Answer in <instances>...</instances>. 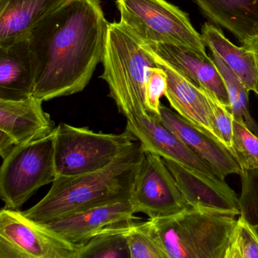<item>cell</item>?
<instances>
[{"label":"cell","instance_id":"obj_16","mask_svg":"<svg viewBox=\"0 0 258 258\" xmlns=\"http://www.w3.org/2000/svg\"><path fill=\"white\" fill-rule=\"evenodd\" d=\"M144 45L154 57L175 69L194 84L215 93L220 101L230 108L224 80L212 57L201 58L195 53L175 45L167 44H144Z\"/></svg>","mask_w":258,"mask_h":258},{"label":"cell","instance_id":"obj_20","mask_svg":"<svg viewBox=\"0 0 258 258\" xmlns=\"http://www.w3.org/2000/svg\"><path fill=\"white\" fill-rule=\"evenodd\" d=\"M201 36L205 47L218 54L236 74L249 92L258 96V57L246 47L230 42L221 29L209 23L201 27Z\"/></svg>","mask_w":258,"mask_h":258},{"label":"cell","instance_id":"obj_13","mask_svg":"<svg viewBox=\"0 0 258 258\" xmlns=\"http://www.w3.org/2000/svg\"><path fill=\"white\" fill-rule=\"evenodd\" d=\"M159 119L168 130L213 168L218 178L225 180L230 174L240 175L242 168L230 152L224 145L191 125L178 113L162 104Z\"/></svg>","mask_w":258,"mask_h":258},{"label":"cell","instance_id":"obj_1","mask_svg":"<svg viewBox=\"0 0 258 258\" xmlns=\"http://www.w3.org/2000/svg\"><path fill=\"white\" fill-rule=\"evenodd\" d=\"M109 23L100 0H67L29 36L33 96L42 101L81 92L102 62Z\"/></svg>","mask_w":258,"mask_h":258},{"label":"cell","instance_id":"obj_4","mask_svg":"<svg viewBox=\"0 0 258 258\" xmlns=\"http://www.w3.org/2000/svg\"><path fill=\"white\" fill-rule=\"evenodd\" d=\"M150 221L170 258H226L236 239L235 218L193 208Z\"/></svg>","mask_w":258,"mask_h":258},{"label":"cell","instance_id":"obj_11","mask_svg":"<svg viewBox=\"0 0 258 258\" xmlns=\"http://www.w3.org/2000/svg\"><path fill=\"white\" fill-rule=\"evenodd\" d=\"M130 201L120 202L72 214L44 224L65 240L85 244L106 230L139 221Z\"/></svg>","mask_w":258,"mask_h":258},{"label":"cell","instance_id":"obj_10","mask_svg":"<svg viewBox=\"0 0 258 258\" xmlns=\"http://www.w3.org/2000/svg\"><path fill=\"white\" fill-rule=\"evenodd\" d=\"M163 160L189 207L233 218L240 216L239 198L225 180Z\"/></svg>","mask_w":258,"mask_h":258},{"label":"cell","instance_id":"obj_2","mask_svg":"<svg viewBox=\"0 0 258 258\" xmlns=\"http://www.w3.org/2000/svg\"><path fill=\"white\" fill-rule=\"evenodd\" d=\"M145 155L142 144L135 141L100 171L56 177L45 197L23 213L36 222L45 224L92 208L130 201Z\"/></svg>","mask_w":258,"mask_h":258},{"label":"cell","instance_id":"obj_14","mask_svg":"<svg viewBox=\"0 0 258 258\" xmlns=\"http://www.w3.org/2000/svg\"><path fill=\"white\" fill-rule=\"evenodd\" d=\"M156 59L166 73L168 89L165 96L172 108L191 125L221 144L212 109L202 89L165 62Z\"/></svg>","mask_w":258,"mask_h":258},{"label":"cell","instance_id":"obj_7","mask_svg":"<svg viewBox=\"0 0 258 258\" xmlns=\"http://www.w3.org/2000/svg\"><path fill=\"white\" fill-rule=\"evenodd\" d=\"M55 130L40 139L17 146L3 159L0 196L6 209L19 211L39 188L54 181Z\"/></svg>","mask_w":258,"mask_h":258},{"label":"cell","instance_id":"obj_8","mask_svg":"<svg viewBox=\"0 0 258 258\" xmlns=\"http://www.w3.org/2000/svg\"><path fill=\"white\" fill-rule=\"evenodd\" d=\"M84 244H73L20 211L0 212V258H77Z\"/></svg>","mask_w":258,"mask_h":258},{"label":"cell","instance_id":"obj_29","mask_svg":"<svg viewBox=\"0 0 258 258\" xmlns=\"http://www.w3.org/2000/svg\"><path fill=\"white\" fill-rule=\"evenodd\" d=\"M226 258H242L240 250H239V245L237 242L235 241L234 243L230 247L228 253H227Z\"/></svg>","mask_w":258,"mask_h":258},{"label":"cell","instance_id":"obj_19","mask_svg":"<svg viewBox=\"0 0 258 258\" xmlns=\"http://www.w3.org/2000/svg\"><path fill=\"white\" fill-rule=\"evenodd\" d=\"M34 80L28 39L0 48V99L21 100L32 96Z\"/></svg>","mask_w":258,"mask_h":258},{"label":"cell","instance_id":"obj_28","mask_svg":"<svg viewBox=\"0 0 258 258\" xmlns=\"http://www.w3.org/2000/svg\"><path fill=\"white\" fill-rule=\"evenodd\" d=\"M236 242L242 258H258V235L254 229L239 217L237 220Z\"/></svg>","mask_w":258,"mask_h":258},{"label":"cell","instance_id":"obj_23","mask_svg":"<svg viewBox=\"0 0 258 258\" xmlns=\"http://www.w3.org/2000/svg\"><path fill=\"white\" fill-rule=\"evenodd\" d=\"M127 236L130 258H170L150 220L133 223Z\"/></svg>","mask_w":258,"mask_h":258},{"label":"cell","instance_id":"obj_12","mask_svg":"<svg viewBox=\"0 0 258 258\" xmlns=\"http://www.w3.org/2000/svg\"><path fill=\"white\" fill-rule=\"evenodd\" d=\"M126 130L142 144L145 152L211 177H217L213 168L168 130L158 116L148 113L142 117L127 119Z\"/></svg>","mask_w":258,"mask_h":258},{"label":"cell","instance_id":"obj_15","mask_svg":"<svg viewBox=\"0 0 258 258\" xmlns=\"http://www.w3.org/2000/svg\"><path fill=\"white\" fill-rule=\"evenodd\" d=\"M42 102L33 95L21 100L0 99V132L16 147L44 138L56 129Z\"/></svg>","mask_w":258,"mask_h":258},{"label":"cell","instance_id":"obj_26","mask_svg":"<svg viewBox=\"0 0 258 258\" xmlns=\"http://www.w3.org/2000/svg\"><path fill=\"white\" fill-rule=\"evenodd\" d=\"M202 89L209 101L213 115L214 124L221 144L233 155V119L228 107L223 104L213 92L204 87Z\"/></svg>","mask_w":258,"mask_h":258},{"label":"cell","instance_id":"obj_27","mask_svg":"<svg viewBox=\"0 0 258 258\" xmlns=\"http://www.w3.org/2000/svg\"><path fill=\"white\" fill-rule=\"evenodd\" d=\"M168 89L166 73L160 66L152 68L145 87V105L148 113L160 118V100Z\"/></svg>","mask_w":258,"mask_h":258},{"label":"cell","instance_id":"obj_3","mask_svg":"<svg viewBox=\"0 0 258 258\" xmlns=\"http://www.w3.org/2000/svg\"><path fill=\"white\" fill-rule=\"evenodd\" d=\"M100 78L127 119L145 116V87L151 69L159 66L144 44L121 22L109 23Z\"/></svg>","mask_w":258,"mask_h":258},{"label":"cell","instance_id":"obj_21","mask_svg":"<svg viewBox=\"0 0 258 258\" xmlns=\"http://www.w3.org/2000/svg\"><path fill=\"white\" fill-rule=\"evenodd\" d=\"M212 54V59L224 80L230 102L229 110L233 119L245 125L258 136V124L250 113L249 91L218 54L213 52Z\"/></svg>","mask_w":258,"mask_h":258},{"label":"cell","instance_id":"obj_17","mask_svg":"<svg viewBox=\"0 0 258 258\" xmlns=\"http://www.w3.org/2000/svg\"><path fill=\"white\" fill-rule=\"evenodd\" d=\"M67 0H0V48L28 39Z\"/></svg>","mask_w":258,"mask_h":258},{"label":"cell","instance_id":"obj_9","mask_svg":"<svg viewBox=\"0 0 258 258\" xmlns=\"http://www.w3.org/2000/svg\"><path fill=\"white\" fill-rule=\"evenodd\" d=\"M130 203L135 214H145L150 220L175 216L190 208L163 159L148 152L133 183Z\"/></svg>","mask_w":258,"mask_h":258},{"label":"cell","instance_id":"obj_25","mask_svg":"<svg viewBox=\"0 0 258 258\" xmlns=\"http://www.w3.org/2000/svg\"><path fill=\"white\" fill-rule=\"evenodd\" d=\"M242 192L239 197L240 216L258 235V169L240 174Z\"/></svg>","mask_w":258,"mask_h":258},{"label":"cell","instance_id":"obj_24","mask_svg":"<svg viewBox=\"0 0 258 258\" xmlns=\"http://www.w3.org/2000/svg\"><path fill=\"white\" fill-rule=\"evenodd\" d=\"M233 155L242 171L258 169V136L233 120Z\"/></svg>","mask_w":258,"mask_h":258},{"label":"cell","instance_id":"obj_30","mask_svg":"<svg viewBox=\"0 0 258 258\" xmlns=\"http://www.w3.org/2000/svg\"><path fill=\"white\" fill-rule=\"evenodd\" d=\"M243 46L246 47L248 49L254 51V52L257 54L258 57V37L253 39V40L251 41V42H250L249 43L247 44V45H243Z\"/></svg>","mask_w":258,"mask_h":258},{"label":"cell","instance_id":"obj_6","mask_svg":"<svg viewBox=\"0 0 258 258\" xmlns=\"http://www.w3.org/2000/svg\"><path fill=\"white\" fill-rule=\"evenodd\" d=\"M135 141L137 140L127 130L120 135L96 133L62 122L55 130L56 177L100 171L112 164Z\"/></svg>","mask_w":258,"mask_h":258},{"label":"cell","instance_id":"obj_18","mask_svg":"<svg viewBox=\"0 0 258 258\" xmlns=\"http://www.w3.org/2000/svg\"><path fill=\"white\" fill-rule=\"evenodd\" d=\"M214 25L247 45L258 37V0H193Z\"/></svg>","mask_w":258,"mask_h":258},{"label":"cell","instance_id":"obj_5","mask_svg":"<svg viewBox=\"0 0 258 258\" xmlns=\"http://www.w3.org/2000/svg\"><path fill=\"white\" fill-rule=\"evenodd\" d=\"M116 6L120 22L142 43L175 45L210 58L201 33L177 6L166 0H116Z\"/></svg>","mask_w":258,"mask_h":258},{"label":"cell","instance_id":"obj_22","mask_svg":"<svg viewBox=\"0 0 258 258\" xmlns=\"http://www.w3.org/2000/svg\"><path fill=\"white\" fill-rule=\"evenodd\" d=\"M133 224L94 236L83 245L77 258H130L127 233Z\"/></svg>","mask_w":258,"mask_h":258}]
</instances>
